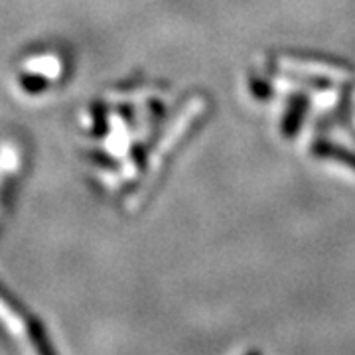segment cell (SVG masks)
Here are the masks:
<instances>
[{
    "label": "cell",
    "instance_id": "obj_1",
    "mask_svg": "<svg viewBox=\"0 0 355 355\" xmlns=\"http://www.w3.org/2000/svg\"><path fill=\"white\" fill-rule=\"evenodd\" d=\"M28 336H30V342L34 345V352L36 355H58L53 345H51L50 338L46 334L44 324L38 320H30L28 322Z\"/></svg>",
    "mask_w": 355,
    "mask_h": 355
},
{
    "label": "cell",
    "instance_id": "obj_2",
    "mask_svg": "<svg viewBox=\"0 0 355 355\" xmlns=\"http://www.w3.org/2000/svg\"><path fill=\"white\" fill-rule=\"evenodd\" d=\"M247 355H263V354H261V352H249Z\"/></svg>",
    "mask_w": 355,
    "mask_h": 355
}]
</instances>
